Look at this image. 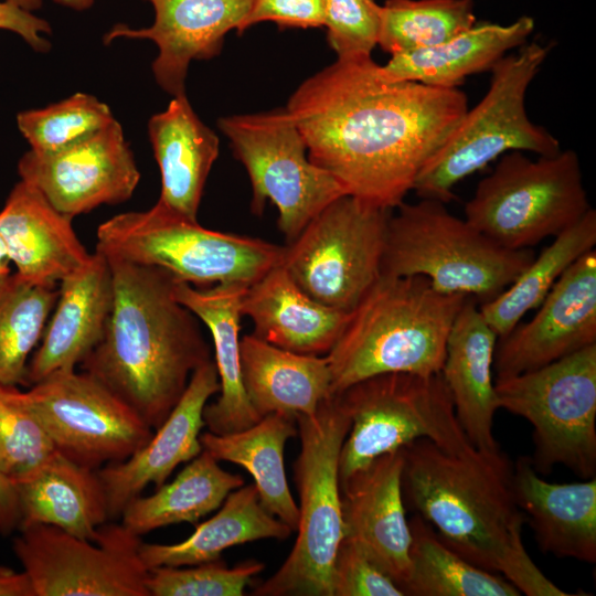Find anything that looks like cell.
Returning <instances> with one entry per match:
<instances>
[{
	"mask_svg": "<svg viewBox=\"0 0 596 596\" xmlns=\"http://www.w3.org/2000/svg\"><path fill=\"white\" fill-rule=\"evenodd\" d=\"M56 450L92 469L127 459L153 429L123 400L81 371L54 373L19 390Z\"/></svg>",
	"mask_w": 596,
	"mask_h": 596,
	"instance_id": "obj_15",
	"label": "cell"
},
{
	"mask_svg": "<svg viewBox=\"0 0 596 596\" xmlns=\"http://www.w3.org/2000/svg\"><path fill=\"white\" fill-rule=\"evenodd\" d=\"M24 10L34 11L42 7L43 0H4Z\"/></svg>",
	"mask_w": 596,
	"mask_h": 596,
	"instance_id": "obj_49",
	"label": "cell"
},
{
	"mask_svg": "<svg viewBox=\"0 0 596 596\" xmlns=\"http://www.w3.org/2000/svg\"><path fill=\"white\" fill-rule=\"evenodd\" d=\"M58 287L0 279V384L26 385L30 358L55 306Z\"/></svg>",
	"mask_w": 596,
	"mask_h": 596,
	"instance_id": "obj_36",
	"label": "cell"
},
{
	"mask_svg": "<svg viewBox=\"0 0 596 596\" xmlns=\"http://www.w3.org/2000/svg\"><path fill=\"white\" fill-rule=\"evenodd\" d=\"M310 161L345 193L393 210L468 109L458 88L386 79L371 56L337 58L289 97Z\"/></svg>",
	"mask_w": 596,
	"mask_h": 596,
	"instance_id": "obj_1",
	"label": "cell"
},
{
	"mask_svg": "<svg viewBox=\"0 0 596 596\" xmlns=\"http://www.w3.org/2000/svg\"><path fill=\"white\" fill-rule=\"evenodd\" d=\"M71 217L55 210L32 184L20 180L0 211V237L15 274L23 280L55 286L87 263Z\"/></svg>",
	"mask_w": 596,
	"mask_h": 596,
	"instance_id": "obj_22",
	"label": "cell"
},
{
	"mask_svg": "<svg viewBox=\"0 0 596 596\" xmlns=\"http://www.w3.org/2000/svg\"><path fill=\"white\" fill-rule=\"evenodd\" d=\"M12 550L33 596H149L141 540L123 524H103L96 541L56 526H20Z\"/></svg>",
	"mask_w": 596,
	"mask_h": 596,
	"instance_id": "obj_14",
	"label": "cell"
},
{
	"mask_svg": "<svg viewBox=\"0 0 596 596\" xmlns=\"http://www.w3.org/2000/svg\"><path fill=\"white\" fill-rule=\"evenodd\" d=\"M115 120L105 103L84 93L45 108L21 111L17 117L19 130L31 150L45 155L81 143Z\"/></svg>",
	"mask_w": 596,
	"mask_h": 596,
	"instance_id": "obj_38",
	"label": "cell"
},
{
	"mask_svg": "<svg viewBox=\"0 0 596 596\" xmlns=\"http://www.w3.org/2000/svg\"><path fill=\"white\" fill-rule=\"evenodd\" d=\"M300 453L294 466L299 493L297 539L283 565L258 584L259 596H333L332 568L344 536L339 460L351 421L339 396L297 415Z\"/></svg>",
	"mask_w": 596,
	"mask_h": 596,
	"instance_id": "obj_6",
	"label": "cell"
},
{
	"mask_svg": "<svg viewBox=\"0 0 596 596\" xmlns=\"http://www.w3.org/2000/svg\"><path fill=\"white\" fill-rule=\"evenodd\" d=\"M496 379L531 371L596 344V251L560 277L525 323L498 339Z\"/></svg>",
	"mask_w": 596,
	"mask_h": 596,
	"instance_id": "obj_17",
	"label": "cell"
},
{
	"mask_svg": "<svg viewBox=\"0 0 596 596\" xmlns=\"http://www.w3.org/2000/svg\"><path fill=\"white\" fill-rule=\"evenodd\" d=\"M222 504L212 518L198 524L195 531L179 543L141 542L139 553L145 566L151 570L216 561L232 546L262 539L286 540L292 533L262 505L254 483L233 490Z\"/></svg>",
	"mask_w": 596,
	"mask_h": 596,
	"instance_id": "obj_31",
	"label": "cell"
},
{
	"mask_svg": "<svg viewBox=\"0 0 596 596\" xmlns=\"http://www.w3.org/2000/svg\"><path fill=\"white\" fill-rule=\"evenodd\" d=\"M323 0H253L238 33L259 22H274L279 28L323 26Z\"/></svg>",
	"mask_w": 596,
	"mask_h": 596,
	"instance_id": "obj_43",
	"label": "cell"
},
{
	"mask_svg": "<svg viewBox=\"0 0 596 596\" xmlns=\"http://www.w3.org/2000/svg\"><path fill=\"white\" fill-rule=\"evenodd\" d=\"M21 180L36 188L60 213L73 219L102 204H117L132 195L140 172L115 120L105 129L55 153L25 152Z\"/></svg>",
	"mask_w": 596,
	"mask_h": 596,
	"instance_id": "obj_16",
	"label": "cell"
},
{
	"mask_svg": "<svg viewBox=\"0 0 596 596\" xmlns=\"http://www.w3.org/2000/svg\"><path fill=\"white\" fill-rule=\"evenodd\" d=\"M391 214L381 265L384 276H423L435 289L485 304L499 296L533 260L490 240L445 203L421 199Z\"/></svg>",
	"mask_w": 596,
	"mask_h": 596,
	"instance_id": "obj_5",
	"label": "cell"
},
{
	"mask_svg": "<svg viewBox=\"0 0 596 596\" xmlns=\"http://www.w3.org/2000/svg\"><path fill=\"white\" fill-rule=\"evenodd\" d=\"M220 391L214 360L199 366L191 375L181 398L151 438L123 461L97 469L104 486L109 519L120 517L126 505L153 483L160 487L182 462L202 450L201 429L207 400Z\"/></svg>",
	"mask_w": 596,
	"mask_h": 596,
	"instance_id": "obj_20",
	"label": "cell"
},
{
	"mask_svg": "<svg viewBox=\"0 0 596 596\" xmlns=\"http://www.w3.org/2000/svg\"><path fill=\"white\" fill-rule=\"evenodd\" d=\"M297 434L295 418L274 413L240 432L200 435L202 448L216 460L236 464L251 473L262 505L292 532L298 528L299 509L286 479L284 448Z\"/></svg>",
	"mask_w": 596,
	"mask_h": 596,
	"instance_id": "obj_32",
	"label": "cell"
},
{
	"mask_svg": "<svg viewBox=\"0 0 596 596\" xmlns=\"http://www.w3.org/2000/svg\"><path fill=\"white\" fill-rule=\"evenodd\" d=\"M497 340L476 300L468 298L450 329L440 372L467 439L486 451L501 449L493 434L499 409L492 375Z\"/></svg>",
	"mask_w": 596,
	"mask_h": 596,
	"instance_id": "obj_23",
	"label": "cell"
},
{
	"mask_svg": "<svg viewBox=\"0 0 596 596\" xmlns=\"http://www.w3.org/2000/svg\"><path fill=\"white\" fill-rule=\"evenodd\" d=\"M472 0H386L377 45L392 54L438 45L476 23Z\"/></svg>",
	"mask_w": 596,
	"mask_h": 596,
	"instance_id": "obj_37",
	"label": "cell"
},
{
	"mask_svg": "<svg viewBox=\"0 0 596 596\" xmlns=\"http://www.w3.org/2000/svg\"><path fill=\"white\" fill-rule=\"evenodd\" d=\"M550 50L535 41L526 42L492 66L486 95L466 110L417 175L413 191L421 199L451 201L457 183L508 151L540 156L561 151L560 141L533 124L525 110L526 91Z\"/></svg>",
	"mask_w": 596,
	"mask_h": 596,
	"instance_id": "obj_8",
	"label": "cell"
},
{
	"mask_svg": "<svg viewBox=\"0 0 596 596\" xmlns=\"http://www.w3.org/2000/svg\"><path fill=\"white\" fill-rule=\"evenodd\" d=\"M391 214L342 195L284 246L281 265L308 296L351 312L381 276Z\"/></svg>",
	"mask_w": 596,
	"mask_h": 596,
	"instance_id": "obj_12",
	"label": "cell"
},
{
	"mask_svg": "<svg viewBox=\"0 0 596 596\" xmlns=\"http://www.w3.org/2000/svg\"><path fill=\"white\" fill-rule=\"evenodd\" d=\"M0 29L17 33L38 52H46L51 47L43 36L51 33L50 23L8 1L0 2Z\"/></svg>",
	"mask_w": 596,
	"mask_h": 596,
	"instance_id": "obj_44",
	"label": "cell"
},
{
	"mask_svg": "<svg viewBox=\"0 0 596 596\" xmlns=\"http://www.w3.org/2000/svg\"><path fill=\"white\" fill-rule=\"evenodd\" d=\"M240 350L243 386L260 418L274 413L311 416L331 395L327 355L284 350L253 333L241 339Z\"/></svg>",
	"mask_w": 596,
	"mask_h": 596,
	"instance_id": "obj_28",
	"label": "cell"
},
{
	"mask_svg": "<svg viewBox=\"0 0 596 596\" xmlns=\"http://www.w3.org/2000/svg\"><path fill=\"white\" fill-rule=\"evenodd\" d=\"M10 264L11 262L9 259L7 249L0 237V279H3L11 274Z\"/></svg>",
	"mask_w": 596,
	"mask_h": 596,
	"instance_id": "obj_47",
	"label": "cell"
},
{
	"mask_svg": "<svg viewBox=\"0 0 596 596\" xmlns=\"http://www.w3.org/2000/svg\"><path fill=\"white\" fill-rule=\"evenodd\" d=\"M96 249L164 269L195 286H249L280 264L284 254V246L262 238L205 228L159 201L149 210L120 213L102 223Z\"/></svg>",
	"mask_w": 596,
	"mask_h": 596,
	"instance_id": "obj_7",
	"label": "cell"
},
{
	"mask_svg": "<svg viewBox=\"0 0 596 596\" xmlns=\"http://www.w3.org/2000/svg\"><path fill=\"white\" fill-rule=\"evenodd\" d=\"M411 530L409 577L403 587L411 596H520L500 574L470 563L448 547L417 513Z\"/></svg>",
	"mask_w": 596,
	"mask_h": 596,
	"instance_id": "obj_35",
	"label": "cell"
},
{
	"mask_svg": "<svg viewBox=\"0 0 596 596\" xmlns=\"http://www.w3.org/2000/svg\"><path fill=\"white\" fill-rule=\"evenodd\" d=\"M50 436L23 404L18 386L0 384V473L17 485L56 453Z\"/></svg>",
	"mask_w": 596,
	"mask_h": 596,
	"instance_id": "obj_39",
	"label": "cell"
},
{
	"mask_svg": "<svg viewBox=\"0 0 596 596\" xmlns=\"http://www.w3.org/2000/svg\"><path fill=\"white\" fill-rule=\"evenodd\" d=\"M401 450L403 498L448 547L521 594L573 595L547 578L525 550L513 462L501 449L451 451L419 438Z\"/></svg>",
	"mask_w": 596,
	"mask_h": 596,
	"instance_id": "obj_2",
	"label": "cell"
},
{
	"mask_svg": "<svg viewBox=\"0 0 596 596\" xmlns=\"http://www.w3.org/2000/svg\"><path fill=\"white\" fill-rule=\"evenodd\" d=\"M113 274L95 249L79 269L60 281L57 299L26 370V385L75 370L102 340L113 308Z\"/></svg>",
	"mask_w": 596,
	"mask_h": 596,
	"instance_id": "obj_21",
	"label": "cell"
},
{
	"mask_svg": "<svg viewBox=\"0 0 596 596\" xmlns=\"http://www.w3.org/2000/svg\"><path fill=\"white\" fill-rule=\"evenodd\" d=\"M264 563L251 560L227 567L220 560L190 567L159 566L149 570V596H242Z\"/></svg>",
	"mask_w": 596,
	"mask_h": 596,
	"instance_id": "obj_40",
	"label": "cell"
},
{
	"mask_svg": "<svg viewBox=\"0 0 596 596\" xmlns=\"http://www.w3.org/2000/svg\"><path fill=\"white\" fill-rule=\"evenodd\" d=\"M468 298L440 292L423 276L381 275L327 354L331 395L379 374L440 373L450 329Z\"/></svg>",
	"mask_w": 596,
	"mask_h": 596,
	"instance_id": "obj_4",
	"label": "cell"
},
{
	"mask_svg": "<svg viewBox=\"0 0 596 596\" xmlns=\"http://www.w3.org/2000/svg\"><path fill=\"white\" fill-rule=\"evenodd\" d=\"M114 301L102 340L81 370L130 406L153 430L181 398L192 373L212 360L198 318L174 295L164 269L105 255Z\"/></svg>",
	"mask_w": 596,
	"mask_h": 596,
	"instance_id": "obj_3",
	"label": "cell"
},
{
	"mask_svg": "<svg viewBox=\"0 0 596 596\" xmlns=\"http://www.w3.org/2000/svg\"><path fill=\"white\" fill-rule=\"evenodd\" d=\"M333 596H405L351 539L343 538L332 568Z\"/></svg>",
	"mask_w": 596,
	"mask_h": 596,
	"instance_id": "obj_42",
	"label": "cell"
},
{
	"mask_svg": "<svg viewBox=\"0 0 596 596\" xmlns=\"http://www.w3.org/2000/svg\"><path fill=\"white\" fill-rule=\"evenodd\" d=\"M337 395L351 421L340 454V482L376 457L419 438L451 451L473 447L459 425L441 373L379 374Z\"/></svg>",
	"mask_w": 596,
	"mask_h": 596,
	"instance_id": "obj_11",
	"label": "cell"
},
{
	"mask_svg": "<svg viewBox=\"0 0 596 596\" xmlns=\"http://www.w3.org/2000/svg\"><path fill=\"white\" fill-rule=\"evenodd\" d=\"M0 596H33L26 574L0 566Z\"/></svg>",
	"mask_w": 596,
	"mask_h": 596,
	"instance_id": "obj_46",
	"label": "cell"
},
{
	"mask_svg": "<svg viewBox=\"0 0 596 596\" xmlns=\"http://www.w3.org/2000/svg\"><path fill=\"white\" fill-rule=\"evenodd\" d=\"M517 504L539 549L560 558L596 563V478L553 483L539 476L530 458L513 464Z\"/></svg>",
	"mask_w": 596,
	"mask_h": 596,
	"instance_id": "obj_25",
	"label": "cell"
},
{
	"mask_svg": "<svg viewBox=\"0 0 596 596\" xmlns=\"http://www.w3.org/2000/svg\"><path fill=\"white\" fill-rule=\"evenodd\" d=\"M54 2L77 11L86 10L94 4V0H54Z\"/></svg>",
	"mask_w": 596,
	"mask_h": 596,
	"instance_id": "obj_48",
	"label": "cell"
},
{
	"mask_svg": "<svg viewBox=\"0 0 596 596\" xmlns=\"http://www.w3.org/2000/svg\"><path fill=\"white\" fill-rule=\"evenodd\" d=\"M243 485L241 475L222 469L203 449L170 483L158 487L151 496L132 499L120 515L121 524L139 536L170 524H196Z\"/></svg>",
	"mask_w": 596,
	"mask_h": 596,
	"instance_id": "obj_33",
	"label": "cell"
},
{
	"mask_svg": "<svg viewBox=\"0 0 596 596\" xmlns=\"http://www.w3.org/2000/svg\"><path fill=\"white\" fill-rule=\"evenodd\" d=\"M327 39L338 58L371 56L377 45L381 6L375 0H323Z\"/></svg>",
	"mask_w": 596,
	"mask_h": 596,
	"instance_id": "obj_41",
	"label": "cell"
},
{
	"mask_svg": "<svg viewBox=\"0 0 596 596\" xmlns=\"http://www.w3.org/2000/svg\"><path fill=\"white\" fill-rule=\"evenodd\" d=\"M20 525L17 489L0 473V533L9 535Z\"/></svg>",
	"mask_w": 596,
	"mask_h": 596,
	"instance_id": "obj_45",
	"label": "cell"
},
{
	"mask_svg": "<svg viewBox=\"0 0 596 596\" xmlns=\"http://www.w3.org/2000/svg\"><path fill=\"white\" fill-rule=\"evenodd\" d=\"M592 209L574 150L532 160L503 153L465 205V219L498 245L528 249L565 231Z\"/></svg>",
	"mask_w": 596,
	"mask_h": 596,
	"instance_id": "obj_9",
	"label": "cell"
},
{
	"mask_svg": "<svg viewBox=\"0 0 596 596\" xmlns=\"http://www.w3.org/2000/svg\"><path fill=\"white\" fill-rule=\"evenodd\" d=\"M534 20L522 15L508 25L476 22L451 39L426 49L392 54L382 75L439 88H458L466 77L490 71L512 49L528 42Z\"/></svg>",
	"mask_w": 596,
	"mask_h": 596,
	"instance_id": "obj_29",
	"label": "cell"
},
{
	"mask_svg": "<svg viewBox=\"0 0 596 596\" xmlns=\"http://www.w3.org/2000/svg\"><path fill=\"white\" fill-rule=\"evenodd\" d=\"M241 311L253 321L257 338L310 355L328 354L352 313L308 296L281 263L247 287Z\"/></svg>",
	"mask_w": 596,
	"mask_h": 596,
	"instance_id": "obj_24",
	"label": "cell"
},
{
	"mask_svg": "<svg viewBox=\"0 0 596 596\" xmlns=\"http://www.w3.org/2000/svg\"><path fill=\"white\" fill-rule=\"evenodd\" d=\"M403 468L398 449L376 457L340 482L343 538L356 542L402 590L411 568Z\"/></svg>",
	"mask_w": 596,
	"mask_h": 596,
	"instance_id": "obj_18",
	"label": "cell"
},
{
	"mask_svg": "<svg viewBox=\"0 0 596 596\" xmlns=\"http://www.w3.org/2000/svg\"><path fill=\"white\" fill-rule=\"evenodd\" d=\"M155 10L153 23L143 29L116 24L104 36L148 39L159 49L152 63L158 85L172 96L184 94L189 65L220 54L225 35L238 31L253 0H147Z\"/></svg>",
	"mask_w": 596,
	"mask_h": 596,
	"instance_id": "obj_19",
	"label": "cell"
},
{
	"mask_svg": "<svg viewBox=\"0 0 596 596\" xmlns=\"http://www.w3.org/2000/svg\"><path fill=\"white\" fill-rule=\"evenodd\" d=\"M161 175L159 202L196 220L203 189L219 156L220 140L191 107L185 93L148 123Z\"/></svg>",
	"mask_w": 596,
	"mask_h": 596,
	"instance_id": "obj_27",
	"label": "cell"
},
{
	"mask_svg": "<svg viewBox=\"0 0 596 596\" xmlns=\"http://www.w3.org/2000/svg\"><path fill=\"white\" fill-rule=\"evenodd\" d=\"M247 287L242 283H220L210 288H195L178 280L173 287L175 299L211 332L220 396L205 405L203 419L209 432L214 434L240 432L260 419L242 382L240 321Z\"/></svg>",
	"mask_w": 596,
	"mask_h": 596,
	"instance_id": "obj_26",
	"label": "cell"
},
{
	"mask_svg": "<svg viewBox=\"0 0 596 596\" xmlns=\"http://www.w3.org/2000/svg\"><path fill=\"white\" fill-rule=\"evenodd\" d=\"M596 245V211L589 209L555 236L499 296L481 304L483 318L498 339L507 336L530 310L536 309L560 277Z\"/></svg>",
	"mask_w": 596,
	"mask_h": 596,
	"instance_id": "obj_34",
	"label": "cell"
},
{
	"mask_svg": "<svg viewBox=\"0 0 596 596\" xmlns=\"http://www.w3.org/2000/svg\"><path fill=\"white\" fill-rule=\"evenodd\" d=\"M499 408L533 426L530 461L538 473L557 465L596 475V344L541 368L494 379Z\"/></svg>",
	"mask_w": 596,
	"mask_h": 596,
	"instance_id": "obj_10",
	"label": "cell"
},
{
	"mask_svg": "<svg viewBox=\"0 0 596 596\" xmlns=\"http://www.w3.org/2000/svg\"><path fill=\"white\" fill-rule=\"evenodd\" d=\"M20 526L46 524L96 541L109 519L106 492L97 470L56 451L29 479L14 485Z\"/></svg>",
	"mask_w": 596,
	"mask_h": 596,
	"instance_id": "obj_30",
	"label": "cell"
},
{
	"mask_svg": "<svg viewBox=\"0 0 596 596\" xmlns=\"http://www.w3.org/2000/svg\"><path fill=\"white\" fill-rule=\"evenodd\" d=\"M217 126L248 173L253 213L260 215L270 201L287 243L328 204L347 194L329 172L310 161L286 107L220 118Z\"/></svg>",
	"mask_w": 596,
	"mask_h": 596,
	"instance_id": "obj_13",
	"label": "cell"
}]
</instances>
